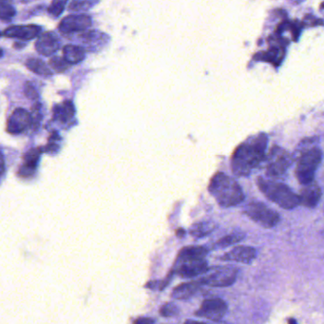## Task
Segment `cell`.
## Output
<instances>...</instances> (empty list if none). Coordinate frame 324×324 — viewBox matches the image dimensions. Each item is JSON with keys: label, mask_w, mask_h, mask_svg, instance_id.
Masks as SVG:
<instances>
[{"label": "cell", "mask_w": 324, "mask_h": 324, "mask_svg": "<svg viewBox=\"0 0 324 324\" xmlns=\"http://www.w3.org/2000/svg\"><path fill=\"white\" fill-rule=\"evenodd\" d=\"M5 170H6V166H5V160H4V156L2 154V152L0 151V179L4 176L5 174Z\"/></svg>", "instance_id": "obj_34"}, {"label": "cell", "mask_w": 324, "mask_h": 324, "mask_svg": "<svg viewBox=\"0 0 324 324\" xmlns=\"http://www.w3.org/2000/svg\"><path fill=\"white\" fill-rule=\"evenodd\" d=\"M172 271L183 279L196 278L208 272V264L205 259L177 258L175 266Z\"/></svg>", "instance_id": "obj_7"}, {"label": "cell", "mask_w": 324, "mask_h": 324, "mask_svg": "<svg viewBox=\"0 0 324 324\" xmlns=\"http://www.w3.org/2000/svg\"><path fill=\"white\" fill-rule=\"evenodd\" d=\"M202 285L203 284L201 283L200 280L182 283L173 289L171 296L174 300H181V301L188 300L197 294L198 291L200 290Z\"/></svg>", "instance_id": "obj_19"}, {"label": "cell", "mask_w": 324, "mask_h": 324, "mask_svg": "<svg viewBox=\"0 0 324 324\" xmlns=\"http://www.w3.org/2000/svg\"><path fill=\"white\" fill-rule=\"evenodd\" d=\"M244 213L259 226L273 228L281 221L280 214L261 202H251L244 209Z\"/></svg>", "instance_id": "obj_5"}, {"label": "cell", "mask_w": 324, "mask_h": 324, "mask_svg": "<svg viewBox=\"0 0 324 324\" xmlns=\"http://www.w3.org/2000/svg\"><path fill=\"white\" fill-rule=\"evenodd\" d=\"M322 160V152L318 147L307 149L302 153L296 163V179L301 184L306 185L312 183L315 179V173Z\"/></svg>", "instance_id": "obj_4"}, {"label": "cell", "mask_w": 324, "mask_h": 324, "mask_svg": "<svg viewBox=\"0 0 324 324\" xmlns=\"http://www.w3.org/2000/svg\"><path fill=\"white\" fill-rule=\"evenodd\" d=\"M208 191L222 207L236 206L245 200V193L240 184L232 177L223 172L212 177Z\"/></svg>", "instance_id": "obj_2"}, {"label": "cell", "mask_w": 324, "mask_h": 324, "mask_svg": "<svg viewBox=\"0 0 324 324\" xmlns=\"http://www.w3.org/2000/svg\"><path fill=\"white\" fill-rule=\"evenodd\" d=\"M246 237V234L242 232H234L225 236L223 238H221L220 240L216 242V247L219 248H224V247H230L237 242H239L240 240H244Z\"/></svg>", "instance_id": "obj_24"}, {"label": "cell", "mask_w": 324, "mask_h": 324, "mask_svg": "<svg viewBox=\"0 0 324 324\" xmlns=\"http://www.w3.org/2000/svg\"><path fill=\"white\" fill-rule=\"evenodd\" d=\"M49 66L53 71L58 73H61L69 69V64L65 61V59L60 57H53L49 59Z\"/></svg>", "instance_id": "obj_27"}, {"label": "cell", "mask_w": 324, "mask_h": 324, "mask_svg": "<svg viewBox=\"0 0 324 324\" xmlns=\"http://www.w3.org/2000/svg\"><path fill=\"white\" fill-rule=\"evenodd\" d=\"M321 199V188L318 183L313 181L312 183L303 185L299 196L300 204L307 208L316 207Z\"/></svg>", "instance_id": "obj_15"}, {"label": "cell", "mask_w": 324, "mask_h": 324, "mask_svg": "<svg viewBox=\"0 0 324 324\" xmlns=\"http://www.w3.org/2000/svg\"><path fill=\"white\" fill-rule=\"evenodd\" d=\"M288 324H298L296 323V320L295 318H289Z\"/></svg>", "instance_id": "obj_39"}, {"label": "cell", "mask_w": 324, "mask_h": 324, "mask_svg": "<svg viewBox=\"0 0 324 324\" xmlns=\"http://www.w3.org/2000/svg\"><path fill=\"white\" fill-rule=\"evenodd\" d=\"M42 152V148H32L28 150L24 155V164L19 169L18 175L23 178L32 176L38 167V163Z\"/></svg>", "instance_id": "obj_17"}, {"label": "cell", "mask_w": 324, "mask_h": 324, "mask_svg": "<svg viewBox=\"0 0 324 324\" xmlns=\"http://www.w3.org/2000/svg\"><path fill=\"white\" fill-rule=\"evenodd\" d=\"M292 162L293 156L287 150L275 146L267 157L266 174L271 177L282 176L288 170Z\"/></svg>", "instance_id": "obj_6"}, {"label": "cell", "mask_w": 324, "mask_h": 324, "mask_svg": "<svg viewBox=\"0 0 324 324\" xmlns=\"http://www.w3.org/2000/svg\"><path fill=\"white\" fill-rule=\"evenodd\" d=\"M227 304L222 299L205 300L200 308L195 312L197 317H204L213 321H220L226 316Z\"/></svg>", "instance_id": "obj_10"}, {"label": "cell", "mask_w": 324, "mask_h": 324, "mask_svg": "<svg viewBox=\"0 0 324 324\" xmlns=\"http://www.w3.org/2000/svg\"><path fill=\"white\" fill-rule=\"evenodd\" d=\"M61 41L53 32L44 33L37 38L36 42V51L44 57H49L60 49Z\"/></svg>", "instance_id": "obj_13"}, {"label": "cell", "mask_w": 324, "mask_h": 324, "mask_svg": "<svg viewBox=\"0 0 324 324\" xmlns=\"http://www.w3.org/2000/svg\"><path fill=\"white\" fill-rule=\"evenodd\" d=\"M238 276V268L234 266H223L206 274L200 279L203 285L212 287H228L236 282Z\"/></svg>", "instance_id": "obj_8"}, {"label": "cell", "mask_w": 324, "mask_h": 324, "mask_svg": "<svg viewBox=\"0 0 324 324\" xmlns=\"http://www.w3.org/2000/svg\"><path fill=\"white\" fill-rule=\"evenodd\" d=\"M160 315L164 317H177L180 313V309L174 303H168L164 304L159 311Z\"/></svg>", "instance_id": "obj_28"}, {"label": "cell", "mask_w": 324, "mask_h": 324, "mask_svg": "<svg viewBox=\"0 0 324 324\" xmlns=\"http://www.w3.org/2000/svg\"><path fill=\"white\" fill-rule=\"evenodd\" d=\"M42 28L37 25H24V26H11L6 29L3 36L10 38H16L19 40H32L39 36Z\"/></svg>", "instance_id": "obj_14"}, {"label": "cell", "mask_w": 324, "mask_h": 324, "mask_svg": "<svg viewBox=\"0 0 324 324\" xmlns=\"http://www.w3.org/2000/svg\"><path fill=\"white\" fill-rule=\"evenodd\" d=\"M176 235L177 237H179V238H183V236L185 235V231L183 230V228L177 229Z\"/></svg>", "instance_id": "obj_37"}, {"label": "cell", "mask_w": 324, "mask_h": 324, "mask_svg": "<svg viewBox=\"0 0 324 324\" xmlns=\"http://www.w3.org/2000/svg\"><path fill=\"white\" fill-rule=\"evenodd\" d=\"M25 43L23 42H16L14 43V48L15 49H21L23 48H25Z\"/></svg>", "instance_id": "obj_36"}, {"label": "cell", "mask_w": 324, "mask_h": 324, "mask_svg": "<svg viewBox=\"0 0 324 324\" xmlns=\"http://www.w3.org/2000/svg\"><path fill=\"white\" fill-rule=\"evenodd\" d=\"M183 324H206L204 322H201V321H196V320H193V319H188L186 320Z\"/></svg>", "instance_id": "obj_38"}, {"label": "cell", "mask_w": 324, "mask_h": 324, "mask_svg": "<svg viewBox=\"0 0 324 324\" xmlns=\"http://www.w3.org/2000/svg\"><path fill=\"white\" fill-rule=\"evenodd\" d=\"M160 285H161V282H157V281H153V282H149L147 283L146 287L147 288L150 289H160Z\"/></svg>", "instance_id": "obj_35"}, {"label": "cell", "mask_w": 324, "mask_h": 324, "mask_svg": "<svg viewBox=\"0 0 324 324\" xmlns=\"http://www.w3.org/2000/svg\"><path fill=\"white\" fill-rule=\"evenodd\" d=\"M283 57H284V49L283 48L273 47L266 52H263L262 59L266 60L267 62H271V63H274L276 61V62H278L277 64L279 65V61L282 60Z\"/></svg>", "instance_id": "obj_25"}, {"label": "cell", "mask_w": 324, "mask_h": 324, "mask_svg": "<svg viewBox=\"0 0 324 324\" xmlns=\"http://www.w3.org/2000/svg\"><path fill=\"white\" fill-rule=\"evenodd\" d=\"M33 127L31 113L24 109H16L11 114L7 122V131L13 135L24 133Z\"/></svg>", "instance_id": "obj_11"}, {"label": "cell", "mask_w": 324, "mask_h": 324, "mask_svg": "<svg viewBox=\"0 0 324 324\" xmlns=\"http://www.w3.org/2000/svg\"><path fill=\"white\" fill-rule=\"evenodd\" d=\"M67 1H52L48 7V13L53 17H58L63 13Z\"/></svg>", "instance_id": "obj_31"}, {"label": "cell", "mask_w": 324, "mask_h": 324, "mask_svg": "<svg viewBox=\"0 0 324 324\" xmlns=\"http://www.w3.org/2000/svg\"><path fill=\"white\" fill-rule=\"evenodd\" d=\"M257 252L251 247H237L221 257L222 261H237L249 264L256 259Z\"/></svg>", "instance_id": "obj_16"}, {"label": "cell", "mask_w": 324, "mask_h": 324, "mask_svg": "<svg viewBox=\"0 0 324 324\" xmlns=\"http://www.w3.org/2000/svg\"><path fill=\"white\" fill-rule=\"evenodd\" d=\"M154 319L151 317H139L134 320L133 324H154Z\"/></svg>", "instance_id": "obj_33"}, {"label": "cell", "mask_w": 324, "mask_h": 324, "mask_svg": "<svg viewBox=\"0 0 324 324\" xmlns=\"http://www.w3.org/2000/svg\"><path fill=\"white\" fill-rule=\"evenodd\" d=\"M2 36V34H1V33H0V36Z\"/></svg>", "instance_id": "obj_41"}, {"label": "cell", "mask_w": 324, "mask_h": 324, "mask_svg": "<svg viewBox=\"0 0 324 324\" xmlns=\"http://www.w3.org/2000/svg\"><path fill=\"white\" fill-rule=\"evenodd\" d=\"M258 186L269 201L278 204L283 209L291 210L300 204L299 196L284 183L268 181L260 177L258 179Z\"/></svg>", "instance_id": "obj_3"}, {"label": "cell", "mask_w": 324, "mask_h": 324, "mask_svg": "<svg viewBox=\"0 0 324 324\" xmlns=\"http://www.w3.org/2000/svg\"><path fill=\"white\" fill-rule=\"evenodd\" d=\"M92 17L87 14H71L64 17L58 25V30L63 35H71L85 32L92 26Z\"/></svg>", "instance_id": "obj_9"}, {"label": "cell", "mask_w": 324, "mask_h": 324, "mask_svg": "<svg viewBox=\"0 0 324 324\" xmlns=\"http://www.w3.org/2000/svg\"><path fill=\"white\" fill-rule=\"evenodd\" d=\"M16 14V10L14 6L5 1H0V20L9 21L12 20Z\"/></svg>", "instance_id": "obj_26"}, {"label": "cell", "mask_w": 324, "mask_h": 324, "mask_svg": "<svg viewBox=\"0 0 324 324\" xmlns=\"http://www.w3.org/2000/svg\"><path fill=\"white\" fill-rule=\"evenodd\" d=\"M82 48L89 51H99L110 42V36L100 31H88L79 36Z\"/></svg>", "instance_id": "obj_12"}, {"label": "cell", "mask_w": 324, "mask_h": 324, "mask_svg": "<svg viewBox=\"0 0 324 324\" xmlns=\"http://www.w3.org/2000/svg\"><path fill=\"white\" fill-rule=\"evenodd\" d=\"M53 119L62 124H69L75 116V106L71 100H66L63 103L53 106Z\"/></svg>", "instance_id": "obj_18"}, {"label": "cell", "mask_w": 324, "mask_h": 324, "mask_svg": "<svg viewBox=\"0 0 324 324\" xmlns=\"http://www.w3.org/2000/svg\"><path fill=\"white\" fill-rule=\"evenodd\" d=\"M98 1H72L70 4V11L73 12H82V11H88L89 9L96 5Z\"/></svg>", "instance_id": "obj_30"}, {"label": "cell", "mask_w": 324, "mask_h": 324, "mask_svg": "<svg viewBox=\"0 0 324 324\" xmlns=\"http://www.w3.org/2000/svg\"><path fill=\"white\" fill-rule=\"evenodd\" d=\"M3 57V49H0V58Z\"/></svg>", "instance_id": "obj_40"}, {"label": "cell", "mask_w": 324, "mask_h": 324, "mask_svg": "<svg viewBox=\"0 0 324 324\" xmlns=\"http://www.w3.org/2000/svg\"><path fill=\"white\" fill-rule=\"evenodd\" d=\"M25 65L30 71L37 75L45 77L52 75V71H50L49 66L39 58H29Z\"/></svg>", "instance_id": "obj_21"}, {"label": "cell", "mask_w": 324, "mask_h": 324, "mask_svg": "<svg viewBox=\"0 0 324 324\" xmlns=\"http://www.w3.org/2000/svg\"><path fill=\"white\" fill-rule=\"evenodd\" d=\"M216 225L212 222H201L191 226L190 234L195 238H203L215 229Z\"/></svg>", "instance_id": "obj_22"}, {"label": "cell", "mask_w": 324, "mask_h": 324, "mask_svg": "<svg viewBox=\"0 0 324 324\" xmlns=\"http://www.w3.org/2000/svg\"><path fill=\"white\" fill-rule=\"evenodd\" d=\"M268 138L259 133L247 138L233 152L231 169L236 176H248L265 159Z\"/></svg>", "instance_id": "obj_1"}, {"label": "cell", "mask_w": 324, "mask_h": 324, "mask_svg": "<svg viewBox=\"0 0 324 324\" xmlns=\"http://www.w3.org/2000/svg\"><path fill=\"white\" fill-rule=\"evenodd\" d=\"M208 250L204 247H185L179 252L178 258L191 259H204Z\"/></svg>", "instance_id": "obj_23"}, {"label": "cell", "mask_w": 324, "mask_h": 324, "mask_svg": "<svg viewBox=\"0 0 324 324\" xmlns=\"http://www.w3.org/2000/svg\"><path fill=\"white\" fill-rule=\"evenodd\" d=\"M24 92H25V95L31 100H36V99L39 97V93L38 91L35 87V85L33 84L32 82H27L25 84V88H24Z\"/></svg>", "instance_id": "obj_32"}, {"label": "cell", "mask_w": 324, "mask_h": 324, "mask_svg": "<svg viewBox=\"0 0 324 324\" xmlns=\"http://www.w3.org/2000/svg\"><path fill=\"white\" fill-rule=\"evenodd\" d=\"M64 59L69 65L81 63L86 57L84 49L80 46L69 44L63 48Z\"/></svg>", "instance_id": "obj_20"}, {"label": "cell", "mask_w": 324, "mask_h": 324, "mask_svg": "<svg viewBox=\"0 0 324 324\" xmlns=\"http://www.w3.org/2000/svg\"><path fill=\"white\" fill-rule=\"evenodd\" d=\"M60 140H61V137L57 131L51 132V134L49 135V144L47 145L45 149H43V151H46L48 153H57L60 149V147L57 144V142H59Z\"/></svg>", "instance_id": "obj_29"}]
</instances>
